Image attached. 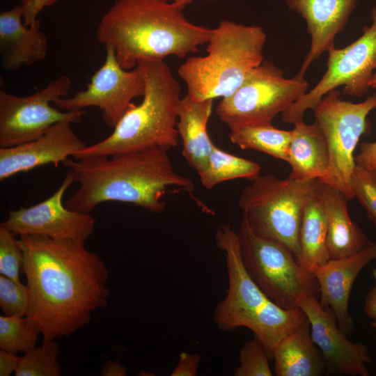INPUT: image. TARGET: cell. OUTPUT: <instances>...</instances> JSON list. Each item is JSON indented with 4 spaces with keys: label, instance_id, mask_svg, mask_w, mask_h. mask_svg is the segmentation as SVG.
<instances>
[{
    "label": "cell",
    "instance_id": "6da1fadb",
    "mask_svg": "<svg viewBox=\"0 0 376 376\" xmlns=\"http://www.w3.org/2000/svg\"><path fill=\"white\" fill-rule=\"evenodd\" d=\"M18 241L30 295L26 318L43 340L70 336L108 306V268L84 242L30 235Z\"/></svg>",
    "mask_w": 376,
    "mask_h": 376
},
{
    "label": "cell",
    "instance_id": "7a4b0ae2",
    "mask_svg": "<svg viewBox=\"0 0 376 376\" xmlns=\"http://www.w3.org/2000/svg\"><path fill=\"white\" fill-rule=\"evenodd\" d=\"M167 152L152 148L114 156L68 158L62 164L72 172L79 187L65 201V207L91 213L102 203L118 201L162 212L169 187L189 193L195 189L194 182L175 171Z\"/></svg>",
    "mask_w": 376,
    "mask_h": 376
},
{
    "label": "cell",
    "instance_id": "3957f363",
    "mask_svg": "<svg viewBox=\"0 0 376 376\" xmlns=\"http://www.w3.org/2000/svg\"><path fill=\"white\" fill-rule=\"evenodd\" d=\"M185 8L163 0H116L102 17L96 38L113 46L125 70L135 68L139 60L184 58L207 44L212 32L189 21Z\"/></svg>",
    "mask_w": 376,
    "mask_h": 376
},
{
    "label": "cell",
    "instance_id": "277c9868",
    "mask_svg": "<svg viewBox=\"0 0 376 376\" xmlns=\"http://www.w3.org/2000/svg\"><path fill=\"white\" fill-rule=\"evenodd\" d=\"M145 81L143 100L132 104L104 139L87 145L73 155L79 159L97 156L178 146V109L180 86L164 61L139 60L137 65Z\"/></svg>",
    "mask_w": 376,
    "mask_h": 376
},
{
    "label": "cell",
    "instance_id": "5b68a950",
    "mask_svg": "<svg viewBox=\"0 0 376 376\" xmlns=\"http://www.w3.org/2000/svg\"><path fill=\"white\" fill-rule=\"evenodd\" d=\"M215 238L217 246L225 254L228 289L214 310V322L224 331L239 327L251 329L270 358L276 345L306 317L299 308H281L254 282L242 263L239 235L234 228L228 224L221 225Z\"/></svg>",
    "mask_w": 376,
    "mask_h": 376
},
{
    "label": "cell",
    "instance_id": "8992f818",
    "mask_svg": "<svg viewBox=\"0 0 376 376\" xmlns=\"http://www.w3.org/2000/svg\"><path fill=\"white\" fill-rule=\"evenodd\" d=\"M266 39L260 26L222 20L212 29L207 54L189 57L178 69L187 95L197 101L231 95L263 63Z\"/></svg>",
    "mask_w": 376,
    "mask_h": 376
},
{
    "label": "cell",
    "instance_id": "52a82bcc",
    "mask_svg": "<svg viewBox=\"0 0 376 376\" xmlns=\"http://www.w3.org/2000/svg\"><path fill=\"white\" fill-rule=\"evenodd\" d=\"M242 191L238 205L251 230L287 246L298 261L301 221L304 205L320 181L259 175Z\"/></svg>",
    "mask_w": 376,
    "mask_h": 376
},
{
    "label": "cell",
    "instance_id": "ba28073f",
    "mask_svg": "<svg viewBox=\"0 0 376 376\" xmlns=\"http://www.w3.org/2000/svg\"><path fill=\"white\" fill-rule=\"evenodd\" d=\"M237 233L246 270L274 303L294 309L298 308L297 302L302 295H315V279L302 269L287 246L255 234L243 216Z\"/></svg>",
    "mask_w": 376,
    "mask_h": 376
},
{
    "label": "cell",
    "instance_id": "9c48e42d",
    "mask_svg": "<svg viewBox=\"0 0 376 376\" xmlns=\"http://www.w3.org/2000/svg\"><path fill=\"white\" fill-rule=\"evenodd\" d=\"M309 83L296 75L286 78L283 70L266 61L250 71L240 87L222 98L215 113L229 129L272 123L308 92Z\"/></svg>",
    "mask_w": 376,
    "mask_h": 376
},
{
    "label": "cell",
    "instance_id": "30bf717a",
    "mask_svg": "<svg viewBox=\"0 0 376 376\" xmlns=\"http://www.w3.org/2000/svg\"><path fill=\"white\" fill-rule=\"evenodd\" d=\"M375 108L376 93L361 102L354 103L343 100L335 89L327 93L313 109L329 152V175L323 183L340 191L347 200L354 198L350 185L356 166L354 151L367 131L368 115Z\"/></svg>",
    "mask_w": 376,
    "mask_h": 376
},
{
    "label": "cell",
    "instance_id": "8fae6325",
    "mask_svg": "<svg viewBox=\"0 0 376 376\" xmlns=\"http://www.w3.org/2000/svg\"><path fill=\"white\" fill-rule=\"evenodd\" d=\"M372 23L350 45L328 52L327 70L318 84L281 113L283 122L296 125L304 121V113L313 109L329 92L343 86V93L360 97L370 87L376 70V6L371 9Z\"/></svg>",
    "mask_w": 376,
    "mask_h": 376
},
{
    "label": "cell",
    "instance_id": "7c38bea8",
    "mask_svg": "<svg viewBox=\"0 0 376 376\" xmlns=\"http://www.w3.org/2000/svg\"><path fill=\"white\" fill-rule=\"evenodd\" d=\"M71 86V79L63 75L44 88L25 97L1 90L0 148L34 140L62 120L79 123L85 111H65L52 104L55 99L66 96Z\"/></svg>",
    "mask_w": 376,
    "mask_h": 376
},
{
    "label": "cell",
    "instance_id": "4fadbf2b",
    "mask_svg": "<svg viewBox=\"0 0 376 376\" xmlns=\"http://www.w3.org/2000/svg\"><path fill=\"white\" fill-rule=\"evenodd\" d=\"M105 61L91 77L86 89L70 97H58L52 104L65 111L98 107L105 125L114 128L133 104L132 100L143 95L145 81L138 66L125 70L120 65L111 44L105 45Z\"/></svg>",
    "mask_w": 376,
    "mask_h": 376
},
{
    "label": "cell",
    "instance_id": "5bb4252c",
    "mask_svg": "<svg viewBox=\"0 0 376 376\" xmlns=\"http://www.w3.org/2000/svg\"><path fill=\"white\" fill-rule=\"evenodd\" d=\"M73 182V173L68 169L63 182L51 196L29 207L9 212L1 225L15 235L85 242L93 233L95 219L91 213L70 210L63 203L66 190Z\"/></svg>",
    "mask_w": 376,
    "mask_h": 376
},
{
    "label": "cell",
    "instance_id": "9a60e30c",
    "mask_svg": "<svg viewBox=\"0 0 376 376\" xmlns=\"http://www.w3.org/2000/svg\"><path fill=\"white\" fill-rule=\"evenodd\" d=\"M297 305L309 322L311 338L322 354L328 373L370 375L366 366L372 362L368 346L349 340L332 313L321 306L315 295H302Z\"/></svg>",
    "mask_w": 376,
    "mask_h": 376
},
{
    "label": "cell",
    "instance_id": "2e32d148",
    "mask_svg": "<svg viewBox=\"0 0 376 376\" xmlns=\"http://www.w3.org/2000/svg\"><path fill=\"white\" fill-rule=\"evenodd\" d=\"M71 124L62 120L34 140L0 148V180L49 164L57 167L85 148L87 144L75 134Z\"/></svg>",
    "mask_w": 376,
    "mask_h": 376
},
{
    "label": "cell",
    "instance_id": "e0dca14e",
    "mask_svg": "<svg viewBox=\"0 0 376 376\" xmlns=\"http://www.w3.org/2000/svg\"><path fill=\"white\" fill-rule=\"evenodd\" d=\"M375 259L376 242H372L354 255L330 259L313 271L320 294V304L332 313L338 327L346 335L352 331L354 325L348 312L353 283L359 272Z\"/></svg>",
    "mask_w": 376,
    "mask_h": 376
},
{
    "label": "cell",
    "instance_id": "ac0fdd59",
    "mask_svg": "<svg viewBox=\"0 0 376 376\" xmlns=\"http://www.w3.org/2000/svg\"><path fill=\"white\" fill-rule=\"evenodd\" d=\"M288 8L304 19L311 37L310 49L297 75L334 47L335 38L347 24L357 0H285Z\"/></svg>",
    "mask_w": 376,
    "mask_h": 376
},
{
    "label": "cell",
    "instance_id": "d6986e66",
    "mask_svg": "<svg viewBox=\"0 0 376 376\" xmlns=\"http://www.w3.org/2000/svg\"><path fill=\"white\" fill-rule=\"evenodd\" d=\"M23 13L22 4L0 12L1 65L6 71L31 66L47 56L48 38L40 30V20L26 26Z\"/></svg>",
    "mask_w": 376,
    "mask_h": 376
},
{
    "label": "cell",
    "instance_id": "ffe728a7",
    "mask_svg": "<svg viewBox=\"0 0 376 376\" xmlns=\"http://www.w3.org/2000/svg\"><path fill=\"white\" fill-rule=\"evenodd\" d=\"M318 191L327 217L330 258L350 256L370 246L372 242L349 215L346 196L320 181Z\"/></svg>",
    "mask_w": 376,
    "mask_h": 376
},
{
    "label": "cell",
    "instance_id": "44dd1931",
    "mask_svg": "<svg viewBox=\"0 0 376 376\" xmlns=\"http://www.w3.org/2000/svg\"><path fill=\"white\" fill-rule=\"evenodd\" d=\"M287 162L291 166L290 178L325 182L329 171V152L324 134L315 120L312 124L303 121L295 125Z\"/></svg>",
    "mask_w": 376,
    "mask_h": 376
},
{
    "label": "cell",
    "instance_id": "7402d4cb",
    "mask_svg": "<svg viewBox=\"0 0 376 376\" xmlns=\"http://www.w3.org/2000/svg\"><path fill=\"white\" fill-rule=\"evenodd\" d=\"M213 100L197 101L186 95L178 109L177 130L182 143V155L196 171L206 164L215 145L207 130Z\"/></svg>",
    "mask_w": 376,
    "mask_h": 376
},
{
    "label": "cell",
    "instance_id": "603a6c76",
    "mask_svg": "<svg viewBox=\"0 0 376 376\" xmlns=\"http://www.w3.org/2000/svg\"><path fill=\"white\" fill-rule=\"evenodd\" d=\"M272 357L277 376H319L325 370L322 354L311 338L307 318L276 345Z\"/></svg>",
    "mask_w": 376,
    "mask_h": 376
},
{
    "label": "cell",
    "instance_id": "cb8c5ba5",
    "mask_svg": "<svg viewBox=\"0 0 376 376\" xmlns=\"http://www.w3.org/2000/svg\"><path fill=\"white\" fill-rule=\"evenodd\" d=\"M318 187L304 205L299 235L300 254L298 262L312 277L315 267L331 259L327 247V217Z\"/></svg>",
    "mask_w": 376,
    "mask_h": 376
},
{
    "label": "cell",
    "instance_id": "d4e9b609",
    "mask_svg": "<svg viewBox=\"0 0 376 376\" xmlns=\"http://www.w3.org/2000/svg\"><path fill=\"white\" fill-rule=\"evenodd\" d=\"M292 130H280L272 123L254 124L230 129V141L240 148L258 150L288 161Z\"/></svg>",
    "mask_w": 376,
    "mask_h": 376
},
{
    "label": "cell",
    "instance_id": "484cf974",
    "mask_svg": "<svg viewBox=\"0 0 376 376\" xmlns=\"http://www.w3.org/2000/svg\"><path fill=\"white\" fill-rule=\"evenodd\" d=\"M261 169L258 163L225 152L215 146L205 166L198 174L203 187L211 189L230 180H251L260 175Z\"/></svg>",
    "mask_w": 376,
    "mask_h": 376
},
{
    "label": "cell",
    "instance_id": "4316f807",
    "mask_svg": "<svg viewBox=\"0 0 376 376\" xmlns=\"http://www.w3.org/2000/svg\"><path fill=\"white\" fill-rule=\"evenodd\" d=\"M60 347L55 340H43L40 347L30 349L19 357L15 376H60L58 363Z\"/></svg>",
    "mask_w": 376,
    "mask_h": 376
},
{
    "label": "cell",
    "instance_id": "83f0119b",
    "mask_svg": "<svg viewBox=\"0 0 376 376\" xmlns=\"http://www.w3.org/2000/svg\"><path fill=\"white\" fill-rule=\"evenodd\" d=\"M40 334L26 317L0 316V347L2 350L15 354L24 353L36 346Z\"/></svg>",
    "mask_w": 376,
    "mask_h": 376
},
{
    "label": "cell",
    "instance_id": "f1b7e54d",
    "mask_svg": "<svg viewBox=\"0 0 376 376\" xmlns=\"http://www.w3.org/2000/svg\"><path fill=\"white\" fill-rule=\"evenodd\" d=\"M269 357L263 344L255 337L244 343L240 350L239 366L235 376H272Z\"/></svg>",
    "mask_w": 376,
    "mask_h": 376
},
{
    "label": "cell",
    "instance_id": "f546056e",
    "mask_svg": "<svg viewBox=\"0 0 376 376\" xmlns=\"http://www.w3.org/2000/svg\"><path fill=\"white\" fill-rule=\"evenodd\" d=\"M29 304L30 295L26 284L0 275V307L4 315L26 317Z\"/></svg>",
    "mask_w": 376,
    "mask_h": 376
},
{
    "label": "cell",
    "instance_id": "4dcf8cb0",
    "mask_svg": "<svg viewBox=\"0 0 376 376\" xmlns=\"http://www.w3.org/2000/svg\"><path fill=\"white\" fill-rule=\"evenodd\" d=\"M23 264V252L15 235L0 225V274L21 282Z\"/></svg>",
    "mask_w": 376,
    "mask_h": 376
},
{
    "label": "cell",
    "instance_id": "1f68e13d",
    "mask_svg": "<svg viewBox=\"0 0 376 376\" xmlns=\"http://www.w3.org/2000/svg\"><path fill=\"white\" fill-rule=\"evenodd\" d=\"M354 195L376 226V172L355 166L350 180Z\"/></svg>",
    "mask_w": 376,
    "mask_h": 376
},
{
    "label": "cell",
    "instance_id": "d6a6232c",
    "mask_svg": "<svg viewBox=\"0 0 376 376\" xmlns=\"http://www.w3.org/2000/svg\"><path fill=\"white\" fill-rule=\"evenodd\" d=\"M201 357L199 354L182 352L178 364L171 373V376H195L197 374Z\"/></svg>",
    "mask_w": 376,
    "mask_h": 376
},
{
    "label": "cell",
    "instance_id": "836d02e7",
    "mask_svg": "<svg viewBox=\"0 0 376 376\" xmlns=\"http://www.w3.org/2000/svg\"><path fill=\"white\" fill-rule=\"evenodd\" d=\"M356 165L376 172V141H363L360 144L359 152L354 156Z\"/></svg>",
    "mask_w": 376,
    "mask_h": 376
},
{
    "label": "cell",
    "instance_id": "e575fe53",
    "mask_svg": "<svg viewBox=\"0 0 376 376\" xmlns=\"http://www.w3.org/2000/svg\"><path fill=\"white\" fill-rule=\"evenodd\" d=\"M58 0H22L24 8L23 19L26 26H30L38 20V13L45 8L56 3Z\"/></svg>",
    "mask_w": 376,
    "mask_h": 376
},
{
    "label": "cell",
    "instance_id": "d590c367",
    "mask_svg": "<svg viewBox=\"0 0 376 376\" xmlns=\"http://www.w3.org/2000/svg\"><path fill=\"white\" fill-rule=\"evenodd\" d=\"M19 357L13 353L1 349L0 376H10L15 373Z\"/></svg>",
    "mask_w": 376,
    "mask_h": 376
},
{
    "label": "cell",
    "instance_id": "8d00e7d4",
    "mask_svg": "<svg viewBox=\"0 0 376 376\" xmlns=\"http://www.w3.org/2000/svg\"><path fill=\"white\" fill-rule=\"evenodd\" d=\"M375 280L373 288L368 292L364 304V311L371 319V326L376 331V266L373 270Z\"/></svg>",
    "mask_w": 376,
    "mask_h": 376
},
{
    "label": "cell",
    "instance_id": "74e56055",
    "mask_svg": "<svg viewBox=\"0 0 376 376\" xmlns=\"http://www.w3.org/2000/svg\"><path fill=\"white\" fill-rule=\"evenodd\" d=\"M102 376H125L127 368L118 361H108L103 364L100 370Z\"/></svg>",
    "mask_w": 376,
    "mask_h": 376
},
{
    "label": "cell",
    "instance_id": "f35d334b",
    "mask_svg": "<svg viewBox=\"0 0 376 376\" xmlns=\"http://www.w3.org/2000/svg\"><path fill=\"white\" fill-rule=\"evenodd\" d=\"M166 1L173 2L180 5L182 6L186 7L187 5L191 3L194 0H163ZM208 1H216V0H208Z\"/></svg>",
    "mask_w": 376,
    "mask_h": 376
},
{
    "label": "cell",
    "instance_id": "ab89813d",
    "mask_svg": "<svg viewBox=\"0 0 376 376\" xmlns=\"http://www.w3.org/2000/svg\"><path fill=\"white\" fill-rule=\"evenodd\" d=\"M370 87L373 88H376V71L374 72L372 79L370 82Z\"/></svg>",
    "mask_w": 376,
    "mask_h": 376
}]
</instances>
